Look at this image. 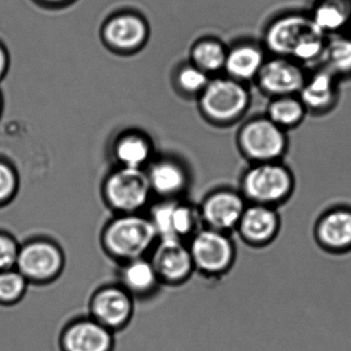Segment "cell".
Listing matches in <instances>:
<instances>
[{"instance_id": "cell-13", "label": "cell", "mask_w": 351, "mask_h": 351, "mask_svg": "<svg viewBox=\"0 0 351 351\" xmlns=\"http://www.w3.org/2000/svg\"><path fill=\"white\" fill-rule=\"evenodd\" d=\"M147 178L137 168L117 172L108 184V195L112 204L125 210L138 208L149 194Z\"/></svg>"}, {"instance_id": "cell-22", "label": "cell", "mask_w": 351, "mask_h": 351, "mask_svg": "<svg viewBox=\"0 0 351 351\" xmlns=\"http://www.w3.org/2000/svg\"><path fill=\"white\" fill-rule=\"evenodd\" d=\"M130 301L118 289H106L94 300V313L108 326H119L130 313Z\"/></svg>"}, {"instance_id": "cell-3", "label": "cell", "mask_w": 351, "mask_h": 351, "mask_svg": "<svg viewBox=\"0 0 351 351\" xmlns=\"http://www.w3.org/2000/svg\"><path fill=\"white\" fill-rule=\"evenodd\" d=\"M238 149L252 163L282 161L289 149L287 131L266 116L254 117L238 129Z\"/></svg>"}, {"instance_id": "cell-18", "label": "cell", "mask_w": 351, "mask_h": 351, "mask_svg": "<svg viewBox=\"0 0 351 351\" xmlns=\"http://www.w3.org/2000/svg\"><path fill=\"white\" fill-rule=\"evenodd\" d=\"M153 226L163 240H180L194 229L195 215L186 207L162 205L156 209Z\"/></svg>"}, {"instance_id": "cell-20", "label": "cell", "mask_w": 351, "mask_h": 351, "mask_svg": "<svg viewBox=\"0 0 351 351\" xmlns=\"http://www.w3.org/2000/svg\"><path fill=\"white\" fill-rule=\"evenodd\" d=\"M307 110L298 95L271 98L266 117L283 130L289 131L303 123Z\"/></svg>"}, {"instance_id": "cell-25", "label": "cell", "mask_w": 351, "mask_h": 351, "mask_svg": "<svg viewBox=\"0 0 351 351\" xmlns=\"http://www.w3.org/2000/svg\"><path fill=\"white\" fill-rule=\"evenodd\" d=\"M117 155L127 168H138L147 159L149 147L143 139L129 137L119 143Z\"/></svg>"}, {"instance_id": "cell-17", "label": "cell", "mask_w": 351, "mask_h": 351, "mask_svg": "<svg viewBox=\"0 0 351 351\" xmlns=\"http://www.w3.org/2000/svg\"><path fill=\"white\" fill-rule=\"evenodd\" d=\"M20 269L32 278L44 279L52 276L61 265V256L54 246L46 243L28 245L20 254Z\"/></svg>"}, {"instance_id": "cell-2", "label": "cell", "mask_w": 351, "mask_h": 351, "mask_svg": "<svg viewBox=\"0 0 351 351\" xmlns=\"http://www.w3.org/2000/svg\"><path fill=\"white\" fill-rule=\"evenodd\" d=\"M238 190L247 203L278 207L295 191V176L283 161L252 163L240 176Z\"/></svg>"}, {"instance_id": "cell-9", "label": "cell", "mask_w": 351, "mask_h": 351, "mask_svg": "<svg viewBox=\"0 0 351 351\" xmlns=\"http://www.w3.org/2000/svg\"><path fill=\"white\" fill-rule=\"evenodd\" d=\"M314 236L320 247L332 254L351 250V207H330L318 217Z\"/></svg>"}, {"instance_id": "cell-27", "label": "cell", "mask_w": 351, "mask_h": 351, "mask_svg": "<svg viewBox=\"0 0 351 351\" xmlns=\"http://www.w3.org/2000/svg\"><path fill=\"white\" fill-rule=\"evenodd\" d=\"M209 75H207L202 69L194 66H189L184 69L180 75V83L184 90L189 92H200L208 85Z\"/></svg>"}, {"instance_id": "cell-24", "label": "cell", "mask_w": 351, "mask_h": 351, "mask_svg": "<svg viewBox=\"0 0 351 351\" xmlns=\"http://www.w3.org/2000/svg\"><path fill=\"white\" fill-rule=\"evenodd\" d=\"M149 182L158 192L171 194L184 186V172L172 164H159L152 169Z\"/></svg>"}, {"instance_id": "cell-21", "label": "cell", "mask_w": 351, "mask_h": 351, "mask_svg": "<svg viewBox=\"0 0 351 351\" xmlns=\"http://www.w3.org/2000/svg\"><path fill=\"white\" fill-rule=\"evenodd\" d=\"M147 30L145 24L133 16L114 18L106 28V38L112 46L121 49H132L145 40Z\"/></svg>"}, {"instance_id": "cell-14", "label": "cell", "mask_w": 351, "mask_h": 351, "mask_svg": "<svg viewBox=\"0 0 351 351\" xmlns=\"http://www.w3.org/2000/svg\"><path fill=\"white\" fill-rule=\"evenodd\" d=\"M309 16L326 36L349 32L351 0H316Z\"/></svg>"}, {"instance_id": "cell-6", "label": "cell", "mask_w": 351, "mask_h": 351, "mask_svg": "<svg viewBox=\"0 0 351 351\" xmlns=\"http://www.w3.org/2000/svg\"><path fill=\"white\" fill-rule=\"evenodd\" d=\"M307 73L303 65L291 59L271 56L266 59L256 83L269 98L299 95Z\"/></svg>"}, {"instance_id": "cell-31", "label": "cell", "mask_w": 351, "mask_h": 351, "mask_svg": "<svg viewBox=\"0 0 351 351\" xmlns=\"http://www.w3.org/2000/svg\"><path fill=\"white\" fill-rule=\"evenodd\" d=\"M8 67V56L3 47L0 46V79L5 75Z\"/></svg>"}, {"instance_id": "cell-12", "label": "cell", "mask_w": 351, "mask_h": 351, "mask_svg": "<svg viewBox=\"0 0 351 351\" xmlns=\"http://www.w3.org/2000/svg\"><path fill=\"white\" fill-rule=\"evenodd\" d=\"M266 53L263 45L250 40L235 43L228 49L226 75L245 85L256 82L266 61Z\"/></svg>"}, {"instance_id": "cell-23", "label": "cell", "mask_w": 351, "mask_h": 351, "mask_svg": "<svg viewBox=\"0 0 351 351\" xmlns=\"http://www.w3.org/2000/svg\"><path fill=\"white\" fill-rule=\"evenodd\" d=\"M228 49L217 40H204L196 45L193 50L195 65L203 71L219 73L225 69Z\"/></svg>"}, {"instance_id": "cell-26", "label": "cell", "mask_w": 351, "mask_h": 351, "mask_svg": "<svg viewBox=\"0 0 351 351\" xmlns=\"http://www.w3.org/2000/svg\"><path fill=\"white\" fill-rule=\"evenodd\" d=\"M124 278L129 287L137 291H143L155 282V269L145 261H135L127 267Z\"/></svg>"}, {"instance_id": "cell-5", "label": "cell", "mask_w": 351, "mask_h": 351, "mask_svg": "<svg viewBox=\"0 0 351 351\" xmlns=\"http://www.w3.org/2000/svg\"><path fill=\"white\" fill-rule=\"evenodd\" d=\"M193 262L209 274L227 272L236 261V244L229 234L217 230H202L192 244Z\"/></svg>"}, {"instance_id": "cell-28", "label": "cell", "mask_w": 351, "mask_h": 351, "mask_svg": "<svg viewBox=\"0 0 351 351\" xmlns=\"http://www.w3.org/2000/svg\"><path fill=\"white\" fill-rule=\"evenodd\" d=\"M25 287L23 277L18 273L0 274V299L13 300L19 297Z\"/></svg>"}, {"instance_id": "cell-16", "label": "cell", "mask_w": 351, "mask_h": 351, "mask_svg": "<svg viewBox=\"0 0 351 351\" xmlns=\"http://www.w3.org/2000/svg\"><path fill=\"white\" fill-rule=\"evenodd\" d=\"M318 66L340 80L351 79V32L326 36Z\"/></svg>"}, {"instance_id": "cell-1", "label": "cell", "mask_w": 351, "mask_h": 351, "mask_svg": "<svg viewBox=\"0 0 351 351\" xmlns=\"http://www.w3.org/2000/svg\"><path fill=\"white\" fill-rule=\"evenodd\" d=\"M309 14L287 13L274 18L264 32V47L271 56L291 59L301 65L319 62L326 45Z\"/></svg>"}, {"instance_id": "cell-7", "label": "cell", "mask_w": 351, "mask_h": 351, "mask_svg": "<svg viewBox=\"0 0 351 351\" xmlns=\"http://www.w3.org/2000/svg\"><path fill=\"white\" fill-rule=\"evenodd\" d=\"M281 217L276 207L248 203L238 223L236 233L252 247H264L276 239Z\"/></svg>"}, {"instance_id": "cell-15", "label": "cell", "mask_w": 351, "mask_h": 351, "mask_svg": "<svg viewBox=\"0 0 351 351\" xmlns=\"http://www.w3.org/2000/svg\"><path fill=\"white\" fill-rule=\"evenodd\" d=\"M63 351H112V338L95 322H80L71 326L62 340Z\"/></svg>"}, {"instance_id": "cell-19", "label": "cell", "mask_w": 351, "mask_h": 351, "mask_svg": "<svg viewBox=\"0 0 351 351\" xmlns=\"http://www.w3.org/2000/svg\"><path fill=\"white\" fill-rule=\"evenodd\" d=\"M157 270L170 280L182 279L190 272L192 254L180 240H163L155 256Z\"/></svg>"}, {"instance_id": "cell-4", "label": "cell", "mask_w": 351, "mask_h": 351, "mask_svg": "<svg viewBox=\"0 0 351 351\" xmlns=\"http://www.w3.org/2000/svg\"><path fill=\"white\" fill-rule=\"evenodd\" d=\"M250 102L247 85L227 75L210 80L201 93V108L205 116L223 126L239 122L247 112Z\"/></svg>"}, {"instance_id": "cell-8", "label": "cell", "mask_w": 351, "mask_h": 351, "mask_svg": "<svg viewBox=\"0 0 351 351\" xmlns=\"http://www.w3.org/2000/svg\"><path fill=\"white\" fill-rule=\"evenodd\" d=\"M155 233V228L149 221L139 217H125L110 226L106 242L114 254L135 258L151 245Z\"/></svg>"}, {"instance_id": "cell-30", "label": "cell", "mask_w": 351, "mask_h": 351, "mask_svg": "<svg viewBox=\"0 0 351 351\" xmlns=\"http://www.w3.org/2000/svg\"><path fill=\"white\" fill-rule=\"evenodd\" d=\"M15 178L8 166L0 164V200L7 198L13 192Z\"/></svg>"}, {"instance_id": "cell-10", "label": "cell", "mask_w": 351, "mask_h": 351, "mask_svg": "<svg viewBox=\"0 0 351 351\" xmlns=\"http://www.w3.org/2000/svg\"><path fill=\"white\" fill-rule=\"evenodd\" d=\"M247 204L239 190H219L205 201L203 219L210 229L230 234L237 229Z\"/></svg>"}, {"instance_id": "cell-11", "label": "cell", "mask_w": 351, "mask_h": 351, "mask_svg": "<svg viewBox=\"0 0 351 351\" xmlns=\"http://www.w3.org/2000/svg\"><path fill=\"white\" fill-rule=\"evenodd\" d=\"M339 95V80L318 66L310 75L307 73L305 83L298 96L308 112L326 114L334 110L338 104Z\"/></svg>"}, {"instance_id": "cell-29", "label": "cell", "mask_w": 351, "mask_h": 351, "mask_svg": "<svg viewBox=\"0 0 351 351\" xmlns=\"http://www.w3.org/2000/svg\"><path fill=\"white\" fill-rule=\"evenodd\" d=\"M17 258V248L9 238L0 236V268H8Z\"/></svg>"}]
</instances>
